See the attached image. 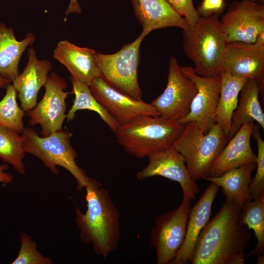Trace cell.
<instances>
[{
    "mask_svg": "<svg viewBox=\"0 0 264 264\" xmlns=\"http://www.w3.org/2000/svg\"><path fill=\"white\" fill-rule=\"evenodd\" d=\"M20 249L17 257L12 264H51V259L44 256L37 249L36 242L27 233L22 232Z\"/></svg>",
    "mask_w": 264,
    "mask_h": 264,
    "instance_id": "obj_30",
    "label": "cell"
},
{
    "mask_svg": "<svg viewBox=\"0 0 264 264\" xmlns=\"http://www.w3.org/2000/svg\"><path fill=\"white\" fill-rule=\"evenodd\" d=\"M148 165L136 175L138 180L161 176L178 182L183 198L194 200L199 192L196 181L191 177L181 154L173 147L156 152L149 157Z\"/></svg>",
    "mask_w": 264,
    "mask_h": 264,
    "instance_id": "obj_14",
    "label": "cell"
},
{
    "mask_svg": "<svg viewBox=\"0 0 264 264\" xmlns=\"http://www.w3.org/2000/svg\"><path fill=\"white\" fill-rule=\"evenodd\" d=\"M264 83L257 80L246 81L240 92L241 96L234 111L228 136L230 139L244 124L256 121L264 129V113L261 106L259 95L264 91Z\"/></svg>",
    "mask_w": 264,
    "mask_h": 264,
    "instance_id": "obj_22",
    "label": "cell"
},
{
    "mask_svg": "<svg viewBox=\"0 0 264 264\" xmlns=\"http://www.w3.org/2000/svg\"><path fill=\"white\" fill-rule=\"evenodd\" d=\"M220 187L213 182L204 191L189 214L186 236L171 264H190L198 235L210 219Z\"/></svg>",
    "mask_w": 264,
    "mask_h": 264,
    "instance_id": "obj_17",
    "label": "cell"
},
{
    "mask_svg": "<svg viewBox=\"0 0 264 264\" xmlns=\"http://www.w3.org/2000/svg\"><path fill=\"white\" fill-rule=\"evenodd\" d=\"M219 102L215 113L216 123L228 133L239 94L247 79L232 76L222 71Z\"/></svg>",
    "mask_w": 264,
    "mask_h": 264,
    "instance_id": "obj_24",
    "label": "cell"
},
{
    "mask_svg": "<svg viewBox=\"0 0 264 264\" xmlns=\"http://www.w3.org/2000/svg\"><path fill=\"white\" fill-rule=\"evenodd\" d=\"M260 127L258 124H254L252 132V135L257 142L258 148L256 173L249 186L253 200L264 194V141L261 135Z\"/></svg>",
    "mask_w": 264,
    "mask_h": 264,
    "instance_id": "obj_29",
    "label": "cell"
},
{
    "mask_svg": "<svg viewBox=\"0 0 264 264\" xmlns=\"http://www.w3.org/2000/svg\"><path fill=\"white\" fill-rule=\"evenodd\" d=\"M226 7L224 0H202L197 9L200 17H209L213 15H220Z\"/></svg>",
    "mask_w": 264,
    "mask_h": 264,
    "instance_id": "obj_32",
    "label": "cell"
},
{
    "mask_svg": "<svg viewBox=\"0 0 264 264\" xmlns=\"http://www.w3.org/2000/svg\"><path fill=\"white\" fill-rule=\"evenodd\" d=\"M70 79L75 98L71 108L66 114L67 120H72L75 117L76 112L79 110L94 111L98 114L110 130L115 133L120 125L96 100L90 91L89 86L71 75Z\"/></svg>",
    "mask_w": 264,
    "mask_h": 264,
    "instance_id": "obj_25",
    "label": "cell"
},
{
    "mask_svg": "<svg viewBox=\"0 0 264 264\" xmlns=\"http://www.w3.org/2000/svg\"><path fill=\"white\" fill-rule=\"evenodd\" d=\"M135 15L147 35L151 31L169 27L183 30L189 27L166 0H132Z\"/></svg>",
    "mask_w": 264,
    "mask_h": 264,
    "instance_id": "obj_20",
    "label": "cell"
},
{
    "mask_svg": "<svg viewBox=\"0 0 264 264\" xmlns=\"http://www.w3.org/2000/svg\"><path fill=\"white\" fill-rule=\"evenodd\" d=\"M181 17H184L190 28H193L200 18L193 0H166Z\"/></svg>",
    "mask_w": 264,
    "mask_h": 264,
    "instance_id": "obj_31",
    "label": "cell"
},
{
    "mask_svg": "<svg viewBox=\"0 0 264 264\" xmlns=\"http://www.w3.org/2000/svg\"><path fill=\"white\" fill-rule=\"evenodd\" d=\"M222 71L264 83V45L256 43H229Z\"/></svg>",
    "mask_w": 264,
    "mask_h": 264,
    "instance_id": "obj_15",
    "label": "cell"
},
{
    "mask_svg": "<svg viewBox=\"0 0 264 264\" xmlns=\"http://www.w3.org/2000/svg\"><path fill=\"white\" fill-rule=\"evenodd\" d=\"M192 200L183 198L178 208L158 216L150 234L157 264H171L186 234Z\"/></svg>",
    "mask_w": 264,
    "mask_h": 264,
    "instance_id": "obj_8",
    "label": "cell"
},
{
    "mask_svg": "<svg viewBox=\"0 0 264 264\" xmlns=\"http://www.w3.org/2000/svg\"><path fill=\"white\" fill-rule=\"evenodd\" d=\"M256 168V163H249L230 169L220 176L203 179L221 188L225 201H233L241 209L245 201L253 200L249 186Z\"/></svg>",
    "mask_w": 264,
    "mask_h": 264,
    "instance_id": "obj_21",
    "label": "cell"
},
{
    "mask_svg": "<svg viewBox=\"0 0 264 264\" xmlns=\"http://www.w3.org/2000/svg\"><path fill=\"white\" fill-rule=\"evenodd\" d=\"M17 96V91L13 86L10 83L7 85L6 94L0 101V124L22 133L24 128L25 111L18 105Z\"/></svg>",
    "mask_w": 264,
    "mask_h": 264,
    "instance_id": "obj_28",
    "label": "cell"
},
{
    "mask_svg": "<svg viewBox=\"0 0 264 264\" xmlns=\"http://www.w3.org/2000/svg\"><path fill=\"white\" fill-rule=\"evenodd\" d=\"M230 42L255 43L264 32V4L250 0H234L220 18Z\"/></svg>",
    "mask_w": 264,
    "mask_h": 264,
    "instance_id": "obj_10",
    "label": "cell"
},
{
    "mask_svg": "<svg viewBox=\"0 0 264 264\" xmlns=\"http://www.w3.org/2000/svg\"><path fill=\"white\" fill-rule=\"evenodd\" d=\"M180 69L194 82L198 91L191 103L190 112L177 122L182 125L195 122L206 134L216 123L215 113L220 99L221 76L202 77L191 66H180Z\"/></svg>",
    "mask_w": 264,
    "mask_h": 264,
    "instance_id": "obj_12",
    "label": "cell"
},
{
    "mask_svg": "<svg viewBox=\"0 0 264 264\" xmlns=\"http://www.w3.org/2000/svg\"><path fill=\"white\" fill-rule=\"evenodd\" d=\"M254 125L253 122L244 124L229 139L214 162L209 176H218L230 169L256 163L257 155L250 143Z\"/></svg>",
    "mask_w": 264,
    "mask_h": 264,
    "instance_id": "obj_19",
    "label": "cell"
},
{
    "mask_svg": "<svg viewBox=\"0 0 264 264\" xmlns=\"http://www.w3.org/2000/svg\"><path fill=\"white\" fill-rule=\"evenodd\" d=\"M96 53L92 49L62 40L54 50L53 58L67 69L71 76L89 86L95 78L101 77Z\"/></svg>",
    "mask_w": 264,
    "mask_h": 264,
    "instance_id": "obj_18",
    "label": "cell"
},
{
    "mask_svg": "<svg viewBox=\"0 0 264 264\" xmlns=\"http://www.w3.org/2000/svg\"><path fill=\"white\" fill-rule=\"evenodd\" d=\"M197 91L194 82L182 73L176 58L173 56L169 61L166 87L151 104L159 116L178 121L190 112L191 103Z\"/></svg>",
    "mask_w": 264,
    "mask_h": 264,
    "instance_id": "obj_9",
    "label": "cell"
},
{
    "mask_svg": "<svg viewBox=\"0 0 264 264\" xmlns=\"http://www.w3.org/2000/svg\"><path fill=\"white\" fill-rule=\"evenodd\" d=\"M255 43L264 45V32L260 33L257 36Z\"/></svg>",
    "mask_w": 264,
    "mask_h": 264,
    "instance_id": "obj_35",
    "label": "cell"
},
{
    "mask_svg": "<svg viewBox=\"0 0 264 264\" xmlns=\"http://www.w3.org/2000/svg\"><path fill=\"white\" fill-rule=\"evenodd\" d=\"M183 128L177 121L146 115L120 126L115 133L117 143L128 154L143 158L172 147Z\"/></svg>",
    "mask_w": 264,
    "mask_h": 264,
    "instance_id": "obj_4",
    "label": "cell"
},
{
    "mask_svg": "<svg viewBox=\"0 0 264 264\" xmlns=\"http://www.w3.org/2000/svg\"><path fill=\"white\" fill-rule=\"evenodd\" d=\"M256 263L257 264H264V254H261L257 255Z\"/></svg>",
    "mask_w": 264,
    "mask_h": 264,
    "instance_id": "obj_37",
    "label": "cell"
},
{
    "mask_svg": "<svg viewBox=\"0 0 264 264\" xmlns=\"http://www.w3.org/2000/svg\"><path fill=\"white\" fill-rule=\"evenodd\" d=\"M252 0V1H255V2H258L259 1H261V2H262V1H263L264 2V0Z\"/></svg>",
    "mask_w": 264,
    "mask_h": 264,
    "instance_id": "obj_38",
    "label": "cell"
},
{
    "mask_svg": "<svg viewBox=\"0 0 264 264\" xmlns=\"http://www.w3.org/2000/svg\"><path fill=\"white\" fill-rule=\"evenodd\" d=\"M241 219L249 229L254 232L257 244L246 258L264 252V194L255 199L244 202L240 212Z\"/></svg>",
    "mask_w": 264,
    "mask_h": 264,
    "instance_id": "obj_26",
    "label": "cell"
},
{
    "mask_svg": "<svg viewBox=\"0 0 264 264\" xmlns=\"http://www.w3.org/2000/svg\"><path fill=\"white\" fill-rule=\"evenodd\" d=\"M241 209L225 201L200 232L192 264H243L251 239L250 229L241 219Z\"/></svg>",
    "mask_w": 264,
    "mask_h": 264,
    "instance_id": "obj_1",
    "label": "cell"
},
{
    "mask_svg": "<svg viewBox=\"0 0 264 264\" xmlns=\"http://www.w3.org/2000/svg\"><path fill=\"white\" fill-rule=\"evenodd\" d=\"M23 138L16 131L0 124V158L20 174L25 172Z\"/></svg>",
    "mask_w": 264,
    "mask_h": 264,
    "instance_id": "obj_27",
    "label": "cell"
},
{
    "mask_svg": "<svg viewBox=\"0 0 264 264\" xmlns=\"http://www.w3.org/2000/svg\"><path fill=\"white\" fill-rule=\"evenodd\" d=\"M82 9L77 0H71L65 12L67 16L70 13H80Z\"/></svg>",
    "mask_w": 264,
    "mask_h": 264,
    "instance_id": "obj_34",
    "label": "cell"
},
{
    "mask_svg": "<svg viewBox=\"0 0 264 264\" xmlns=\"http://www.w3.org/2000/svg\"><path fill=\"white\" fill-rule=\"evenodd\" d=\"M71 135L69 132L62 130L47 136H40L35 130L29 128H24L22 132L25 153L38 158L53 174H59L58 166L66 169L74 177L76 188L81 191L89 177L75 161L77 154L70 143Z\"/></svg>",
    "mask_w": 264,
    "mask_h": 264,
    "instance_id": "obj_6",
    "label": "cell"
},
{
    "mask_svg": "<svg viewBox=\"0 0 264 264\" xmlns=\"http://www.w3.org/2000/svg\"><path fill=\"white\" fill-rule=\"evenodd\" d=\"M229 139L217 123L204 134L197 123L190 122L184 124L172 147L181 154L191 177L197 181L210 176L214 162Z\"/></svg>",
    "mask_w": 264,
    "mask_h": 264,
    "instance_id": "obj_5",
    "label": "cell"
},
{
    "mask_svg": "<svg viewBox=\"0 0 264 264\" xmlns=\"http://www.w3.org/2000/svg\"><path fill=\"white\" fill-rule=\"evenodd\" d=\"M66 86L64 79L52 73L44 86L45 92L43 98L27 112L29 125H40L43 136L63 130L62 126L66 118V99L68 92L64 91Z\"/></svg>",
    "mask_w": 264,
    "mask_h": 264,
    "instance_id": "obj_11",
    "label": "cell"
},
{
    "mask_svg": "<svg viewBox=\"0 0 264 264\" xmlns=\"http://www.w3.org/2000/svg\"><path fill=\"white\" fill-rule=\"evenodd\" d=\"M87 210L76 208L75 221L80 239L91 244L97 255L106 259L118 247L121 236L120 214L107 189L90 178L84 188Z\"/></svg>",
    "mask_w": 264,
    "mask_h": 264,
    "instance_id": "obj_2",
    "label": "cell"
},
{
    "mask_svg": "<svg viewBox=\"0 0 264 264\" xmlns=\"http://www.w3.org/2000/svg\"><path fill=\"white\" fill-rule=\"evenodd\" d=\"M146 36L142 31L134 41L125 44L114 54L96 53L101 77L113 88L136 100H142L137 68L140 46Z\"/></svg>",
    "mask_w": 264,
    "mask_h": 264,
    "instance_id": "obj_7",
    "label": "cell"
},
{
    "mask_svg": "<svg viewBox=\"0 0 264 264\" xmlns=\"http://www.w3.org/2000/svg\"><path fill=\"white\" fill-rule=\"evenodd\" d=\"M27 55L28 62L23 71L12 81L18 93L21 108L26 112L37 105L38 92L45 84L52 68L49 60L38 58L34 48H28Z\"/></svg>",
    "mask_w": 264,
    "mask_h": 264,
    "instance_id": "obj_16",
    "label": "cell"
},
{
    "mask_svg": "<svg viewBox=\"0 0 264 264\" xmlns=\"http://www.w3.org/2000/svg\"><path fill=\"white\" fill-rule=\"evenodd\" d=\"M7 164L0 165V183L7 185L12 182L13 176L6 171L8 169Z\"/></svg>",
    "mask_w": 264,
    "mask_h": 264,
    "instance_id": "obj_33",
    "label": "cell"
},
{
    "mask_svg": "<svg viewBox=\"0 0 264 264\" xmlns=\"http://www.w3.org/2000/svg\"><path fill=\"white\" fill-rule=\"evenodd\" d=\"M32 33H28L22 41H18L11 27L0 22V75L12 82L19 74V65L25 49L35 41Z\"/></svg>",
    "mask_w": 264,
    "mask_h": 264,
    "instance_id": "obj_23",
    "label": "cell"
},
{
    "mask_svg": "<svg viewBox=\"0 0 264 264\" xmlns=\"http://www.w3.org/2000/svg\"><path fill=\"white\" fill-rule=\"evenodd\" d=\"M11 82L9 80L4 78L0 75V88L6 87L7 85Z\"/></svg>",
    "mask_w": 264,
    "mask_h": 264,
    "instance_id": "obj_36",
    "label": "cell"
},
{
    "mask_svg": "<svg viewBox=\"0 0 264 264\" xmlns=\"http://www.w3.org/2000/svg\"><path fill=\"white\" fill-rule=\"evenodd\" d=\"M219 16L200 17L194 27L183 30L184 52L202 77H215L222 71L229 42Z\"/></svg>",
    "mask_w": 264,
    "mask_h": 264,
    "instance_id": "obj_3",
    "label": "cell"
},
{
    "mask_svg": "<svg viewBox=\"0 0 264 264\" xmlns=\"http://www.w3.org/2000/svg\"><path fill=\"white\" fill-rule=\"evenodd\" d=\"M100 104L120 126L143 116H159L156 109L142 100H136L108 85L101 77L95 78L89 86Z\"/></svg>",
    "mask_w": 264,
    "mask_h": 264,
    "instance_id": "obj_13",
    "label": "cell"
}]
</instances>
